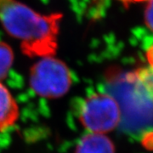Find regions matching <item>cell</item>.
Here are the masks:
<instances>
[{
  "instance_id": "cell-11",
  "label": "cell",
  "mask_w": 153,
  "mask_h": 153,
  "mask_svg": "<svg viewBox=\"0 0 153 153\" xmlns=\"http://www.w3.org/2000/svg\"><path fill=\"white\" fill-rule=\"evenodd\" d=\"M122 2L123 4H129L133 3H138V2H143V1H149V0H118Z\"/></svg>"
},
{
  "instance_id": "cell-2",
  "label": "cell",
  "mask_w": 153,
  "mask_h": 153,
  "mask_svg": "<svg viewBox=\"0 0 153 153\" xmlns=\"http://www.w3.org/2000/svg\"><path fill=\"white\" fill-rule=\"evenodd\" d=\"M29 82L38 95L44 98H58L64 95L71 87V72L63 61L54 56H46L33 65Z\"/></svg>"
},
{
  "instance_id": "cell-4",
  "label": "cell",
  "mask_w": 153,
  "mask_h": 153,
  "mask_svg": "<svg viewBox=\"0 0 153 153\" xmlns=\"http://www.w3.org/2000/svg\"><path fill=\"white\" fill-rule=\"evenodd\" d=\"M19 117V107L10 91L0 82V131L14 126Z\"/></svg>"
},
{
  "instance_id": "cell-9",
  "label": "cell",
  "mask_w": 153,
  "mask_h": 153,
  "mask_svg": "<svg viewBox=\"0 0 153 153\" xmlns=\"http://www.w3.org/2000/svg\"><path fill=\"white\" fill-rule=\"evenodd\" d=\"M143 144L148 149H153V131L148 134L146 136H145Z\"/></svg>"
},
{
  "instance_id": "cell-5",
  "label": "cell",
  "mask_w": 153,
  "mask_h": 153,
  "mask_svg": "<svg viewBox=\"0 0 153 153\" xmlns=\"http://www.w3.org/2000/svg\"><path fill=\"white\" fill-rule=\"evenodd\" d=\"M76 153H116L112 141L103 134L88 133L81 139Z\"/></svg>"
},
{
  "instance_id": "cell-1",
  "label": "cell",
  "mask_w": 153,
  "mask_h": 153,
  "mask_svg": "<svg viewBox=\"0 0 153 153\" xmlns=\"http://www.w3.org/2000/svg\"><path fill=\"white\" fill-rule=\"evenodd\" d=\"M58 13L43 15L18 0H0V22L6 33L21 44L31 57L53 56L58 45Z\"/></svg>"
},
{
  "instance_id": "cell-8",
  "label": "cell",
  "mask_w": 153,
  "mask_h": 153,
  "mask_svg": "<svg viewBox=\"0 0 153 153\" xmlns=\"http://www.w3.org/2000/svg\"><path fill=\"white\" fill-rule=\"evenodd\" d=\"M145 22L147 27L153 32V0H149L145 11Z\"/></svg>"
},
{
  "instance_id": "cell-6",
  "label": "cell",
  "mask_w": 153,
  "mask_h": 153,
  "mask_svg": "<svg viewBox=\"0 0 153 153\" xmlns=\"http://www.w3.org/2000/svg\"><path fill=\"white\" fill-rule=\"evenodd\" d=\"M127 79L140 94L153 102V65L149 64L128 74Z\"/></svg>"
},
{
  "instance_id": "cell-7",
  "label": "cell",
  "mask_w": 153,
  "mask_h": 153,
  "mask_svg": "<svg viewBox=\"0 0 153 153\" xmlns=\"http://www.w3.org/2000/svg\"><path fill=\"white\" fill-rule=\"evenodd\" d=\"M14 61V53L10 46L0 41V82L6 77Z\"/></svg>"
},
{
  "instance_id": "cell-10",
  "label": "cell",
  "mask_w": 153,
  "mask_h": 153,
  "mask_svg": "<svg viewBox=\"0 0 153 153\" xmlns=\"http://www.w3.org/2000/svg\"><path fill=\"white\" fill-rule=\"evenodd\" d=\"M107 1L108 0H94V3H95L94 4L98 8V10H101L105 5Z\"/></svg>"
},
{
  "instance_id": "cell-3",
  "label": "cell",
  "mask_w": 153,
  "mask_h": 153,
  "mask_svg": "<svg viewBox=\"0 0 153 153\" xmlns=\"http://www.w3.org/2000/svg\"><path fill=\"white\" fill-rule=\"evenodd\" d=\"M79 118L88 133L103 134L113 130L121 120L117 101L107 94H93L82 100Z\"/></svg>"
}]
</instances>
